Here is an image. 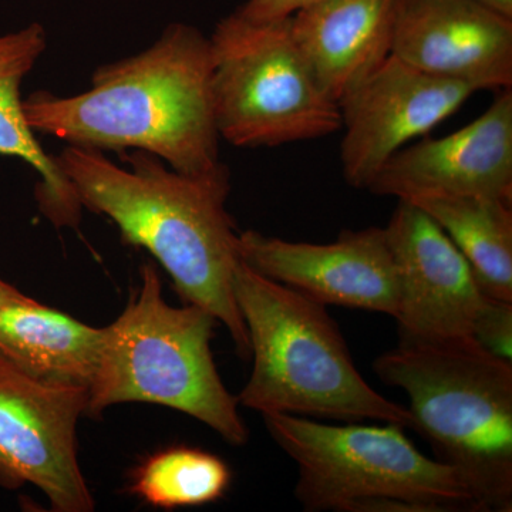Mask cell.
I'll use <instances>...</instances> for the list:
<instances>
[{
	"label": "cell",
	"instance_id": "4fadbf2b",
	"mask_svg": "<svg viewBox=\"0 0 512 512\" xmlns=\"http://www.w3.org/2000/svg\"><path fill=\"white\" fill-rule=\"evenodd\" d=\"M392 55L478 92L508 90L512 19L473 0H400Z\"/></svg>",
	"mask_w": 512,
	"mask_h": 512
},
{
	"label": "cell",
	"instance_id": "7c38bea8",
	"mask_svg": "<svg viewBox=\"0 0 512 512\" xmlns=\"http://www.w3.org/2000/svg\"><path fill=\"white\" fill-rule=\"evenodd\" d=\"M367 191L419 202L484 195L512 201V92L456 133L402 148L380 168Z\"/></svg>",
	"mask_w": 512,
	"mask_h": 512
},
{
	"label": "cell",
	"instance_id": "e0dca14e",
	"mask_svg": "<svg viewBox=\"0 0 512 512\" xmlns=\"http://www.w3.org/2000/svg\"><path fill=\"white\" fill-rule=\"evenodd\" d=\"M466 256L488 298L512 302V201L484 195L413 202Z\"/></svg>",
	"mask_w": 512,
	"mask_h": 512
},
{
	"label": "cell",
	"instance_id": "9a60e30c",
	"mask_svg": "<svg viewBox=\"0 0 512 512\" xmlns=\"http://www.w3.org/2000/svg\"><path fill=\"white\" fill-rule=\"evenodd\" d=\"M103 328L25 296L0 305V353L50 386L89 392L99 365Z\"/></svg>",
	"mask_w": 512,
	"mask_h": 512
},
{
	"label": "cell",
	"instance_id": "277c9868",
	"mask_svg": "<svg viewBox=\"0 0 512 512\" xmlns=\"http://www.w3.org/2000/svg\"><path fill=\"white\" fill-rule=\"evenodd\" d=\"M409 396L413 430L466 480L484 512L512 510V362L473 338L399 339L373 363Z\"/></svg>",
	"mask_w": 512,
	"mask_h": 512
},
{
	"label": "cell",
	"instance_id": "7402d4cb",
	"mask_svg": "<svg viewBox=\"0 0 512 512\" xmlns=\"http://www.w3.org/2000/svg\"><path fill=\"white\" fill-rule=\"evenodd\" d=\"M473 2L480 3L485 8L493 9L495 12L512 19V0H473Z\"/></svg>",
	"mask_w": 512,
	"mask_h": 512
},
{
	"label": "cell",
	"instance_id": "5b68a950",
	"mask_svg": "<svg viewBox=\"0 0 512 512\" xmlns=\"http://www.w3.org/2000/svg\"><path fill=\"white\" fill-rule=\"evenodd\" d=\"M217 325L200 306H171L157 269L143 265L126 308L103 328L86 416L97 419L116 404H157L201 421L231 446L247 444L237 396L225 387L212 355Z\"/></svg>",
	"mask_w": 512,
	"mask_h": 512
},
{
	"label": "cell",
	"instance_id": "5bb4252c",
	"mask_svg": "<svg viewBox=\"0 0 512 512\" xmlns=\"http://www.w3.org/2000/svg\"><path fill=\"white\" fill-rule=\"evenodd\" d=\"M400 0H316L291 15L296 45L335 103L392 56Z\"/></svg>",
	"mask_w": 512,
	"mask_h": 512
},
{
	"label": "cell",
	"instance_id": "ffe728a7",
	"mask_svg": "<svg viewBox=\"0 0 512 512\" xmlns=\"http://www.w3.org/2000/svg\"><path fill=\"white\" fill-rule=\"evenodd\" d=\"M313 2L316 0H248L238 12L254 20L282 19Z\"/></svg>",
	"mask_w": 512,
	"mask_h": 512
},
{
	"label": "cell",
	"instance_id": "d6986e66",
	"mask_svg": "<svg viewBox=\"0 0 512 512\" xmlns=\"http://www.w3.org/2000/svg\"><path fill=\"white\" fill-rule=\"evenodd\" d=\"M471 338L491 355L512 362V302L487 298L474 320Z\"/></svg>",
	"mask_w": 512,
	"mask_h": 512
},
{
	"label": "cell",
	"instance_id": "52a82bcc",
	"mask_svg": "<svg viewBox=\"0 0 512 512\" xmlns=\"http://www.w3.org/2000/svg\"><path fill=\"white\" fill-rule=\"evenodd\" d=\"M218 133L235 147H279L342 130L338 103L320 89L293 39L291 16L234 12L210 37Z\"/></svg>",
	"mask_w": 512,
	"mask_h": 512
},
{
	"label": "cell",
	"instance_id": "8992f818",
	"mask_svg": "<svg viewBox=\"0 0 512 512\" xmlns=\"http://www.w3.org/2000/svg\"><path fill=\"white\" fill-rule=\"evenodd\" d=\"M266 430L298 466L295 498L309 512H484L463 477L431 460L402 426H332L264 414Z\"/></svg>",
	"mask_w": 512,
	"mask_h": 512
},
{
	"label": "cell",
	"instance_id": "ba28073f",
	"mask_svg": "<svg viewBox=\"0 0 512 512\" xmlns=\"http://www.w3.org/2000/svg\"><path fill=\"white\" fill-rule=\"evenodd\" d=\"M89 392L33 379L0 353V487L39 488L53 511L92 512L77 457Z\"/></svg>",
	"mask_w": 512,
	"mask_h": 512
},
{
	"label": "cell",
	"instance_id": "6da1fadb",
	"mask_svg": "<svg viewBox=\"0 0 512 512\" xmlns=\"http://www.w3.org/2000/svg\"><path fill=\"white\" fill-rule=\"evenodd\" d=\"M55 158L83 208L109 217L126 244L147 249L181 301L210 312L227 328L239 357L251 359L232 286L241 259L239 232L227 211V165L183 174L154 154L130 150L121 153L126 168L103 151L72 144Z\"/></svg>",
	"mask_w": 512,
	"mask_h": 512
},
{
	"label": "cell",
	"instance_id": "9c48e42d",
	"mask_svg": "<svg viewBox=\"0 0 512 512\" xmlns=\"http://www.w3.org/2000/svg\"><path fill=\"white\" fill-rule=\"evenodd\" d=\"M477 92L470 84L431 76L390 56L339 103L346 183L367 190L394 154L453 116Z\"/></svg>",
	"mask_w": 512,
	"mask_h": 512
},
{
	"label": "cell",
	"instance_id": "3957f363",
	"mask_svg": "<svg viewBox=\"0 0 512 512\" xmlns=\"http://www.w3.org/2000/svg\"><path fill=\"white\" fill-rule=\"evenodd\" d=\"M235 301L247 328L251 376L238 404L264 414L377 420L413 429L407 407L366 382L326 306L239 261Z\"/></svg>",
	"mask_w": 512,
	"mask_h": 512
},
{
	"label": "cell",
	"instance_id": "2e32d148",
	"mask_svg": "<svg viewBox=\"0 0 512 512\" xmlns=\"http://www.w3.org/2000/svg\"><path fill=\"white\" fill-rule=\"evenodd\" d=\"M47 47V33L40 23L0 36V156L16 157L40 175L35 195L40 212L56 228H79L83 205L60 170L37 141L23 111L20 86Z\"/></svg>",
	"mask_w": 512,
	"mask_h": 512
},
{
	"label": "cell",
	"instance_id": "ac0fdd59",
	"mask_svg": "<svg viewBox=\"0 0 512 512\" xmlns=\"http://www.w3.org/2000/svg\"><path fill=\"white\" fill-rule=\"evenodd\" d=\"M231 480L222 458L183 446L148 457L137 468L130 490L144 503L174 510L215 503L227 493Z\"/></svg>",
	"mask_w": 512,
	"mask_h": 512
},
{
	"label": "cell",
	"instance_id": "30bf717a",
	"mask_svg": "<svg viewBox=\"0 0 512 512\" xmlns=\"http://www.w3.org/2000/svg\"><path fill=\"white\" fill-rule=\"evenodd\" d=\"M239 259L252 271L302 292L322 305L383 313L399 312V274L386 229L343 231L330 244L238 234Z\"/></svg>",
	"mask_w": 512,
	"mask_h": 512
},
{
	"label": "cell",
	"instance_id": "7a4b0ae2",
	"mask_svg": "<svg viewBox=\"0 0 512 512\" xmlns=\"http://www.w3.org/2000/svg\"><path fill=\"white\" fill-rule=\"evenodd\" d=\"M23 111L35 133L72 146L146 151L183 174L222 165L210 37L185 23L168 26L144 52L97 67L86 92H35Z\"/></svg>",
	"mask_w": 512,
	"mask_h": 512
},
{
	"label": "cell",
	"instance_id": "44dd1931",
	"mask_svg": "<svg viewBox=\"0 0 512 512\" xmlns=\"http://www.w3.org/2000/svg\"><path fill=\"white\" fill-rule=\"evenodd\" d=\"M25 296L28 295L20 292L18 288H15V286L8 284V282L0 278V305L20 301V299L25 298Z\"/></svg>",
	"mask_w": 512,
	"mask_h": 512
},
{
	"label": "cell",
	"instance_id": "8fae6325",
	"mask_svg": "<svg viewBox=\"0 0 512 512\" xmlns=\"http://www.w3.org/2000/svg\"><path fill=\"white\" fill-rule=\"evenodd\" d=\"M386 229L399 274L400 339L471 338L488 296L450 237L427 212L399 201Z\"/></svg>",
	"mask_w": 512,
	"mask_h": 512
}]
</instances>
